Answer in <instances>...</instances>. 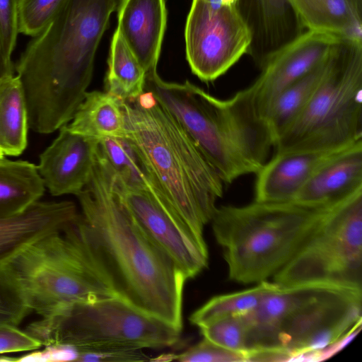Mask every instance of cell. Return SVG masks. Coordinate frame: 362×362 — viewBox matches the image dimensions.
Listing matches in <instances>:
<instances>
[{"instance_id": "4316f807", "label": "cell", "mask_w": 362, "mask_h": 362, "mask_svg": "<svg viewBox=\"0 0 362 362\" xmlns=\"http://www.w3.org/2000/svg\"><path fill=\"white\" fill-rule=\"evenodd\" d=\"M278 286L264 281L246 290L214 296L190 315L189 322L200 328L221 318L246 315Z\"/></svg>"}, {"instance_id": "836d02e7", "label": "cell", "mask_w": 362, "mask_h": 362, "mask_svg": "<svg viewBox=\"0 0 362 362\" xmlns=\"http://www.w3.org/2000/svg\"><path fill=\"white\" fill-rule=\"evenodd\" d=\"M151 359L143 349L115 350L110 351H81L76 361L95 362H132L146 361Z\"/></svg>"}, {"instance_id": "5bb4252c", "label": "cell", "mask_w": 362, "mask_h": 362, "mask_svg": "<svg viewBox=\"0 0 362 362\" xmlns=\"http://www.w3.org/2000/svg\"><path fill=\"white\" fill-rule=\"evenodd\" d=\"M99 141L71 132L67 124L40 154L37 166L53 196L79 194L90 180Z\"/></svg>"}, {"instance_id": "7402d4cb", "label": "cell", "mask_w": 362, "mask_h": 362, "mask_svg": "<svg viewBox=\"0 0 362 362\" xmlns=\"http://www.w3.org/2000/svg\"><path fill=\"white\" fill-rule=\"evenodd\" d=\"M45 189L35 165L0 158V218L23 213L39 201Z\"/></svg>"}, {"instance_id": "74e56055", "label": "cell", "mask_w": 362, "mask_h": 362, "mask_svg": "<svg viewBox=\"0 0 362 362\" xmlns=\"http://www.w3.org/2000/svg\"><path fill=\"white\" fill-rule=\"evenodd\" d=\"M4 156V154L3 153V152L0 150V158H3Z\"/></svg>"}, {"instance_id": "4dcf8cb0", "label": "cell", "mask_w": 362, "mask_h": 362, "mask_svg": "<svg viewBox=\"0 0 362 362\" xmlns=\"http://www.w3.org/2000/svg\"><path fill=\"white\" fill-rule=\"evenodd\" d=\"M169 357L170 361L181 362H243L247 359L245 354L226 349L204 337L185 351Z\"/></svg>"}, {"instance_id": "484cf974", "label": "cell", "mask_w": 362, "mask_h": 362, "mask_svg": "<svg viewBox=\"0 0 362 362\" xmlns=\"http://www.w3.org/2000/svg\"><path fill=\"white\" fill-rule=\"evenodd\" d=\"M98 150L123 185L150 189L158 187L135 146L127 137L99 140Z\"/></svg>"}, {"instance_id": "9c48e42d", "label": "cell", "mask_w": 362, "mask_h": 362, "mask_svg": "<svg viewBox=\"0 0 362 362\" xmlns=\"http://www.w3.org/2000/svg\"><path fill=\"white\" fill-rule=\"evenodd\" d=\"M362 139V44L344 40L308 103L279 134L275 153L325 151Z\"/></svg>"}, {"instance_id": "cb8c5ba5", "label": "cell", "mask_w": 362, "mask_h": 362, "mask_svg": "<svg viewBox=\"0 0 362 362\" xmlns=\"http://www.w3.org/2000/svg\"><path fill=\"white\" fill-rule=\"evenodd\" d=\"M146 74L115 30L111 40L105 91L123 101L136 98L144 92Z\"/></svg>"}, {"instance_id": "e0dca14e", "label": "cell", "mask_w": 362, "mask_h": 362, "mask_svg": "<svg viewBox=\"0 0 362 362\" xmlns=\"http://www.w3.org/2000/svg\"><path fill=\"white\" fill-rule=\"evenodd\" d=\"M79 215L72 202L37 201L18 215L0 218V266L40 238L64 229Z\"/></svg>"}, {"instance_id": "8d00e7d4", "label": "cell", "mask_w": 362, "mask_h": 362, "mask_svg": "<svg viewBox=\"0 0 362 362\" xmlns=\"http://www.w3.org/2000/svg\"><path fill=\"white\" fill-rule=\"evenodd\" d=\"M223 6H232L237 5L239 0H218Z\"/></svg>"}, {"instance_id": "d4e9b609", "label": "cell", "mask_w": 362, "mask_h": 362, "mask_svg": "<svg viewBox=\"0 0 362 362\" xmlns=\"http://www.w3.org/2000/svg\"><path fill=\"white\" fill-rule=\"evenodd\" d=\"M330 54L320 65L285 88L272 104L265 119L274 143L309 101L326 71Z\"/></svg>"}, {"instance_id": "7a4b0ae2", "label": "cell", "mask_w": 362, "mask_h": 362, "mask_svg": "<svg viewBox=\"0 0 362 362\" xmlns=\"http://www.w3.org/2000/svg\"><path fill=\"white\" fill-rule=\"evenodd\" d=\"M119 0H64L16 66L28 127L52 133L70 122L83 100L95 53Z\"/></svg>"}, {"instance_id": "1f68e13d", "label": "cell", "mask_w": 362, "mask_h": 362, "mask_svg": "<svg viewBox=\"0 0 362 362\" xmlns=\"http://www.w3.org/2000/svg\"><path fill=\"white\" fill-rule=\"evenodd\" d=\"M19 1L0 0V47L6 57L11 59L19 33Z\"/></svg>"}, {"instance_id": "3957f363", "label": "cell", "mask_w": 362, "mask_h": 362, "mask_svg": "<svg viewBox=\"0 0 362 362\" xmlns=\"http://www.w3.org/2000/svg\"><path fill=\"white\" fill-rule=\"evenodd\" d=\"M362 291L326 284L278 286L243 315L252 361H306L361 327Z\"/></svg>"}, {"instance_id": "ba28073f", "label": "cell", "mask_w": 362, "mask_h": 362, "mask_svg": "<svg viewBox=\"0 0 362 362\" xmlns=\"http://www.w3.org/2000/svg\"><path fill=\"white\" fill-rule=\"evenodd\" d=\"M181 330L117 296L67 305L33 322L25 331L45 346L101 352L168 347L177 343Z\"/></svg>"}, {"instance_id": "d6a6232c", "label": "cell", "mask_w": 362, "mask_h": 362, "mask_svg": "<svg viewBox=\"0 0 362 362\" xmlns=\"http://www.w3.org/2000/svg\"><path fill=\"white\" fill-rule=\"evenodd\" d=\"M42 344L25 331L17 327L0 325V355L35 351L42 346Z\"/></svg>"}, {"instance_id": "44dd1931", "label": "cell", "mask_w": 362, "mask_h": 362, "mask_svg": "<svg viewBox=\"0 0 362 362\" xmlns=\"http://www.w3.org/2000/svg\"><path fill=\"white\" fill-rule=\"evenodd\" d=\"M123 100L106 92H87L68 128L86 137L101 140L127 137Z\"/></svg>"}, {"instance_id": "30bf717a", "label": "cell", "mask_w": 362, "mask_h": 362, "mask_svg": "<svg viewBox=\"0 0 362 362\" xmlns=\"http://www.w3.org/2000/svg\"><path fill=\"white\" fill-rule=\"evenodd\" d=\"M273 281L280 286L317 284L362 291V189L325 212Z\"/></svg>"}, {"instance_id": "7c38bea8", "label": "cell", "mask_w": 362, "mask_h": 362, "mask_svg": "<svg viewBox=\"0 0 362 362\" xmlns=\"http://www.w3.org/2000/svg\"><path fill=\"white\" fill-rule=\"evenodd\" d=\"M115 180L119 198L136 222L174 260L187 279L207 267L205 240L194 233L160 188L128 187L116 175Z\"/></svg>"}, {"instance_id": "d6986e66", "label": "cell", "mask_w": 362, "mask_h": 362, "mask_svg": "<svg viewBox=\"0 0 362 362\" xmlns=\"http://www.w3.org/2000/svg\"><path fill=\"white\" fill-rule=\"evenodd\" d=\"M237 6L252 33L247 53L259 64L305 30L289 0H239Z\"/></svg>"}, {"instance_id": "5b68a950", "label": "cell", "mask_w": 362, "mask_h": 362, "mask_svg": "<svg viewBox=\"0 0 362 362\" xmlns=\"http://www.w3.org/2000/svg\"><path fill=\"white\" fill-rule=\"evenodd\" d=\"M127 137L156 185L194 233L204 240L216 202L219 175L172 115L148 90L124 101Z\"/></svg>"}, {"instance_id": "2e32d148", "label": "cell", "mask_w": 362, "mask_h": 362, "mask_svg": "<svg viewBox=\"0 0 362 362\" xmlns=\"http://www.w3.org/2000/svg\"><path fill=\"white\" fill-rule=\"evenodd\" d=\"M117 30L146 73L157 70L167 24L165 0H119Z\"/></svg>"}, {"instance_id": "6da1fadb", "label": "cell", "mask_w": 362, "mask_h": 362, "mask_svg": "<svg viewBox=\"0 0 362 362\" xmlns=\"http://www.w3.org/2000/svg\"><path fill=\"white\" fill-rule=\"evenodd\" d=\"M76 197L89 238L117 295L182 328L187 279L122 202L115 173L98 151L90 180Z\"/></svg>"}, {"instance_id": "52a82bcc", "label": "cell", "mask_w": 362, "mask_h": 362, "mask_svg": "<svg viewBox=\"0 0 362 362\" xmlns=\"http://www.w3.org/2000/svg\"><path fill=\"white\" fill-rule=\"evenodd\" d=\"M7 265L32 311L42 317L74 303L118 296L81 214L64 229L28 246Z\"/></svg>"}, {"instance_id": "4fadbf2b", "label": "cell", "mask_w": 362, "mask_h": 362, "mask_svg": "<svg viewBox=\"0 0 362 362\" xmlns=\"http://www.w3.org/2000/svg\"><path fill=\"white\" fill-rule=\"evenodd\" d=\"M344 40L334 33L305 30L269 54L260 64L259 76L249 86L259 114L265 119L276 97L324 62Z\"/></svg>"}, {"instance_id": "9a60e30c", "label": "cell", "mask_w": 362, "mask_h": 362, "mask_svg": "<svg viewBox=\"0 0 362 362\" xmlns=\"http://www.w3.org/2000/svg\"><path fill=\"white\" fill-rule=\"evenodd\" d=\"M362 189V139L325 162L292 202L316 208L332 206Z\"/></svg>"}, {"instance_id": "d590c367", "label": "cell", "mask_w": 362, "mask_h": 362, "mask_svg": "<svg viewBox=\"0 0 362 362\" xmlns=\"http://www.w3.org/2000/svg\"><path fill=\"white\" fill-rule=\"evenodd\" d=\"M13 68L11 59L6 57L0 47V78L13 74Z\"/></svg>"}, {"instance_id": "277c9868", "label": "cell", "mask_w": 362, "mask_h": 362, "mask_svg": "<svg viewBox=\"0 0 362 362\" xmlns=\"http://www.w3.org/2000/svg\"><path fill=\"white\" fill-rule=\"evenodd\" d=\"M144 90L177 121L223 184L256 174L267 161L274 137L249 87L221 100L188 81H165L153 71L146 74Z\"/></svg>"}, {"instance_id": "e575fe53", "label": "cell", "mask_w": 362, "mask_h": 362, "mask_svg": "<svg viewBox=\"0 0 362 362\" xmlns=\"http://www.w3.org/2000/svg\"><path fill=\"white\" fill-rule=\"evenodd\" d=\"M78 351L76 348L66 345L46 346L41 351H33L16 358V361H76Z\"/></svg>"}, {"instance_id": "8fae6325", "label": "cell", "mask_w": 362, "mask_h": 362, "mask_svg": "<svg viewBox=\"0 0 362 362\" xmlns=\"http://www.w3.org/2000/svg\"><path fill=\"white\" fill-rule=\"evenodd\" d=\"M185 38L192 72L209 82L224 74L248 52L252 33L237 5L216 6L205 0H192Z\"/></svg>"}, {"instance_id": "ffe728a7", "label": "cell", "mask_w": 362, "mask_h": 362, "mask_svg": "<svg viewBox=\"0 0 362 362\" xmlns=\"http://www.w3.org/2000/svg\"><path fill=\"white\" fill-rule=\"evenodd\" d=\"M305 30L334 33L362 44V3L356 0H289Z\"/></svg>"}, {"instance_id": "f35d334b", "label": "cell", "mask_w": 362, "mask_h": 362, "mask_svg": "<svg viewBox=\"0 0 362 362\" xmlns=\"http://www.w3.org/2000/svg\"><path fill=\"white\" fill-rule=\"evenodd\" d=\"M356 1H357L359 3H362V0H356Z\"/></svg>"}, {"instance_id": "603a6c76", "label": "cell", "mask_w": 362, "mask_h": 362, "mask_svg": "<svg viewBox=\"0 0 362 362\" xmlns=\"http://www.w3.org/2000/svg\"><path fill=\"white\" fill-rule=\"evenodd\" d=\"M26 104L19 78L13 74L0 78V150L18 156L28 144Z\"/></svg>"}, {"instance_id": "f546056e", "label": "cell", "mask_w": 362, "mask_h": 362, "mask_svg": "<svg viewBox=\"0 0 362 362\" xmlns=\"http://www.w3.org/2000/svg\"><path fill=\"white\" fill-rule=\"evenodd\" d=\"M64 0H20L18 31L36 37L41 33L57 13Z\"/></svg>"}, {"instance_id": "8992f818", "label": "cell", "mask_w": 362, "mask_h": 362, "mask_svg": "<svg viewBox=\"0 0 362 362\" xmlns=\"http://www.w3.org/2000/svg\"><path fill=\"white\" fill-rule=\"evenodd\" d=\"M330 207L257 201L216 207L210 222L229 279L243 284L267 281L291 259Z\"/></svg>"}, {"instance_id": "f1b7e54d", "label": "cell", "mask_w": 362, "mask_h": 362, "mask_svg": "<svg viewBox=\"0 0 362 362\" xmlns=\"http://www.w3.org/2000/svg\"><path fill=\"white\" fill-rule=\"evenodd\" d=\"M199 329L203 337L213 343L247 356L246 326L243 315L221 318Z\"/></svg>"}, {"instance_id": "83f0119b", "label": "cell", "mask_w": 362, "mask_h": 362, "mask_svg": "<svg viewBox=\"0 0 362 362\" xmlns=\"http://www.w3.org/2000/svg\"><path fill=\"white\" fill-rule=\"evenodd\" d=\"M31 311L14 274L7 264L0 266V325L17 327Z\"/></svg>"}, {"instance_id": "ac0fdd59", "label": "cell", "mask_w": 362, "mask_h": 362, "mask_svg": "<svg viewBox=\"0 0 362 362\" xmlns=\"http://www.w3.org/2000/svg\"><path fill=\"white\" fill-rule=\"evenodd\" d=\"M346 146L325 151L274 153L255 174V201L292 202L313 174Z\"/></svg>"}]
</instances>
